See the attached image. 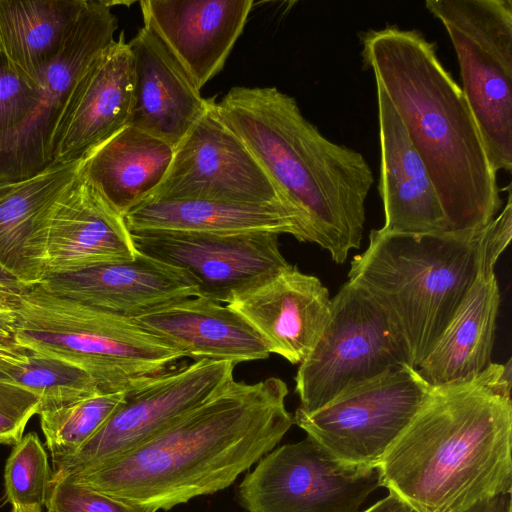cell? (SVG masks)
I'll use <instances>...</instances> for the list:
<instances>
[{
	"instance_id": "obj_33",
	"label": "cell",
	"mask_w": 512,
	"mask_h": 512,
	"mask_svg": "<svg viewBox=\"0 0 512 512\" xmlns=\"http://www.w3.org/2000/svg\"><path fill=\"white\" fill-rule=\"evenodd\" d=\"M40 405L41 399L33 391L0 379V444H17Z\"/></svg>"
},
{
	"instance_id": "obj_15",
	"label": "cell",
	"mask_w": 512,
	"mask_h": 512,
	"mask_svg": "<svg viewBox=\"0 0 512 512\" xmlns=\"http://www.w3.org/2000/svg\"><path fill=\"white\" fill-rule=\"evenodd\" d=\"M133 87V56L121 33L75 86L51 141L52 164L81 161L128 126Z\"/></svg>"
},
{
	"instance_id": "obj_19",
	"label": "cell",
	"mask_w": 512,
	"mask_h": 512,
	"mask_svg": "<svg viewBox=\"0 0 512 512\" xmlns=\"http://www.w3.org/2000/svg\"><path fill=\"white\" fill-rule=\"evenodd\" d=\"M134 65L129 124L174 149L200 119L209 99L173 52L147 25L129 42Z\"/></svg>"
},
{
	"instance_id": "obj_5",
	"label": "cell",
	"mask_w": 512,
	"mask_h": 512,
	"mask_svg": "<svg viewBox=\"0 0 512 512\" xmlns=\"http://www.w3.org/2000/svg\"><path fill=\"white\" fill-rule=\"evenodd\" d=\"M480 231L426 234L373 229L348 280L382 309L418 369L478 272Z\"/></svg>"
},
{
	"instance_id": "obj_30",
	"label": "cell",
	"mask_w": 512,
	"mask_h": 512,
	"mask_svg": "<svg viewBox=\"0 0 512 512\" xmlns=\"http://www.w3.org/2000/svg\"><path fill=\"white\" fill-rule=\"evenodd\" d=\"M52 478L46 451L35 432L24 435L7 459L5 498L12 512H43Z\"/></svg>"
},
{
	"instance_id": "obj_8",
	"label": "cell",
	"mask_w": 512,
	"mask_h": 512,
	"mask_svg": "<svg viewBox=\"0 0 512 512\" xmlns=\"http://www.w3.org/2000/svg\"><path fill=\"white\" fill-rule=\"evenodd\" d=\"M405 364V350L385 313L348 280L331 298L325 328L297 370V409L312 413L347 389Z\"/></svg>"
},
{
	"instance_id": "obj_2",
	"label": "cell",
	"mask_w": 512,
	"mask_h": 512,
	"mask_svg": "<svg viewBox=\"0 0 512 512\" xmlns=\"http://www.w3.org/2000/svg\"><path fill=\"white\" fill-rule=\"evenodd\" d=\"M511 360L430 385L377 465L379 485L416 512H463L512 490Z\"/></svg>"
},
{
	"instance_id": "obj_11",
	"label": "cell",
	"mask_w": 512,
	"mask_h": 512,
	"mask_svg": "<svg viewBox=\"0 0 512 512\" xmlns=\"http://www.w3.org/2000/svg\"><path fill=\"white\" fill-rule=\"evenodd\" d=\"M257 463L238 490L248 512H358L380 487L377 467L343 463L309 436Z\"/></svg>"
},
{
	"instance_id": "obj_23",
	"label": "cell",
	"mask_w": 512,
	"mask_h": 512,
	"mask_svg": "<svg viewBox=\"0 0 512 512\" xmlns=\"http://www.w3.org/2000/svg\"><path fill=\"white\" fill-rule=\"evenodd\" d=\"M81 161L53 164L0 199V266L26 287L45 278L50 217Z\"/></svg>"
},
{
	"instance_id": "obj_35",
	"label": "cell",
	"mask_w": 512,
	"mask_h": 512,
	"mask_svg": "<svg viewBox=\"0 0 512 512\" xmlns=\"http://www.w3.org/2000/svg\"><path fill=\"white\" fill-rule=\"evenodd\" d=\"M23 291L0 286V323L14 327L15 311Z\"/></svg>"
},
{
	"instance_id": "obj_32",
	"label": "cell",
	"mask_w": 512,
	"mask_h": 512,
	"mask_svg": "<svg viewBox=\"0 0 512 512\" xmlns=\"http://www.w3.org/2000/svg\"><path fill=\"white\" fill-rule=\"evenodd\" d=\"M45 507L47 512H154L117 500L67 478H51Z\"/></svg>"
},
{
	"instance_id": "obj_29",
	"label": "cell",
	"mask_w": 512,
	"mask_h": 512,
	"mask_svg": "<svg viewBox=\"0 0 512 512\" xmlns=\"http://www.w3.org/2000/svg\"><path fill=\"white\" fill-rule=\"evenodd\" d=\"M126 391L97 392L38 413L52 464L75 454L124 401Z\"/></svg>"
},
{
	"instance_id": "obj_17",
	"label": "cell",
	"mask_w": 512,
	"mask_h": 512,
	"mask_svg": "<svg viewBox=\"0 0 512 512\" xmlns=\"http://www.w3.org/2000/svg\"><path fill=\"white\" fill-rule=\"evenodd\" d=\"M227 305L260 334L270 353L300 364L325 328L331 298L317 277L289 264Z\"/></svg>"
},
{
	"instance_id": "obj_27",
	"label": "cell",
	"mask_w": 512,
	"mask_h": 512,
	"mask_svg": "<svg viewBox=\"0 0 512 512\" xmlns=\"http://www.w3.org/2000/svg\"><path fill=\"white\" fill-rule=\"evenodd\" d=\"M86 0H0V47L12 65L40 85Z\"/></svg>"
},
{
	"instance_id": "obj_34",
	"label": "cell",
	"mask_w": 512,
	"mask_h": 512,
	"mask_svg": "<svg viewBox=\"0 0 512 512\" xmlns=\"http://www.w3.org/2000/svg\"><path fill=\"white\" fill-rule=\"evenodd\" d=\"M512 236V202L510 186L507 203L502 211L480 231L478 268L494 272L496 262L510 243Z\"/></svg>"
},
{
	"instance_id": "obj_21",
	"label": "cell",
	"mask_w": 512,
	"mask_h": 512,
	"mask_svg": "<svg viewBox=\"0 0 512 512\" xmlns=\"http://www.w3.org/2000/svg\"><path fill=\"white\" fill-rule=\"evenodd\" d=\"M380 179L387 232H450L436 189L405 126L383 88L376 82Z\"/></svg>"
},
{
	"instance_id": "obj_6",
	"label": "cell",
	"mask_w": 512,
	"mask_h": 512,
	"mask_svg": "<svg viewBox=\"0 0 512 512\" xmlns=\"http://www.w3.org/2000/svg\"><path fill=\"white\" fill-rule=\"evenodd\" d=\"M15 339L88 373L104 393L126 391L185 356L134 319L55 295L37 284L15 311Z\"/></svg>"
},
{
	"instance_id": "obj_14",
	"label": "cell",
	"mask_w": 512,
	"mask_h": 512,
	"mask_svg": "<svg viewBox=\"0 0 512 512\" xmlns=\"http://www.w3.org/2000/svg\"><path fill=\"white\" fill-rule=\"evenodd\" d=\"M110 1L86 0L62 49L40 78V102L15 139L0 173V183L20 182L53 165L51 141L78 81L106 48L118 28Z\"/></svg>"
},
{
	"instance_id": "obj_9",
	"label": "cell",
	"mask_w": 512,
	"mask_h": 512,
	"mask_svg": "<svg viewBox=\"0 0 512 512\" xmlns=\"http://www.w3.org/2000/svg\"><path fill=\"white\" fill-rule=\"evenodd\" d=\"M430 384L405 364L351 387L324 407L293 420L337 460L377 467L408 427Z\"/></svg>"
},
{
	"instance_id": "obj_20",
	"label": "cell",
	"mask_w": 512,
	"mask_h": 512,
	"mask_svg": "<svg viewBox=\"0 0 512 512\" xmlns=\"http://www.w3.org/2000/svg\"><path fill=\"white\" fill-rule=\"evenodd\" d=\"M137 253L124 216L78 172L50 217L45 277L130 260Z\"/></svg>"
},
{
	"instance_id": "obj_1",
	"label": "cell",
	"mask_w": 512,
	"mask_h": 512,
	"mask_svg": "<svg viewBox=\"0 0 512 512\" xmlns=\"http://www.w3.org/2000/svg\"><path fill=\"white\" fill-rule=\"evenodd\" d=\"M287 384L234 379L138 446L60 478L154 512L230 486L294 423Z\"/></svg>"
},
{
	"instance_id": "obj_40",
	"label": "cell",
	"mask_w": 512,
	"mask_h": 512,
	"mask_svg": "<svg viewBox=\"0 0 512 512\" xmlns=\"http://www.w3.org/2000/svg\"><path fill=\"white\" fill-rule=\"evenodd\" d=\"M19 182H4L0 183V199L13 190Z\"/></svg>"
},
{
	"instance_id": "obj_36",
	"label": "cell",
	"mask_w": 512,
	"mask_h": 512,
	"mask_svg": "<svg viewBox=\"0 0 512 512\" xmlns=\"http://www.w3.org/2000/svg\"><path fill=\"white\" fill-rule=\"evenodd\" d=\"M511 494H501L478 501L463 512H512Z\"/></svg>"
},
{
	"instance_id": "obj_22",
	"label": "cell",
	"mask_w": 512,
	"mask_h": 512,
	"mask_svg": "<svg viewBox=\"0 0 512 512\" xmlns=\"http://www.w3.org/2000/svg\"><path fill=\"white\" fill-rule=\"evenodd\" d=\"M185 357L228 361L262 360L270 351L260 334L227 304L191 297L134 319Z\"/></svg>"
},
{
	"instance_id": "obj_18",
	"label": "cell",
	"mask_w": 512,
	"mask_h": 512,
	"mask_svg": "<svg viewBox=\"0 0 512 512\" xmlns=\"http://www.w3.org/2000/svg\"><path fill=\"white\" fill-rule=\"evenodd\" d=\"M252 0H143L152 28L201 89L218 74L242 34Z\"/></svg>"
},
{
	"instance_id": "obj_25",
	"label": "cell",
	"mask_w": 512,
	"mask_h": 512,
	"mask_svg": "<svg viewBox=\"0 0 512 512\" xmlns=\"http://www.w3.org/2000/svg\"><path fill=\"white\" fill-rule=\"evenodd\" d=\"M174 150L166 141L126 126L82 159L79 174L124 216L160 185Z\"/></svg>"
},
{
	"instance_id": "obj_28",
	"label": "cell",
	"mask_w": 512,
	"mask_h": 512,
	"mask_svg": "<svg viewBox=\"0 0 512 512\" xmlns=\"http://www.w3.org/2000/svg\"><path fill=\"white\" fill-rule=\"evenodd\" d=\"M0 379L36 393L41 399L39 412L101 392L81 368L24 346L18 350L0 349Z\"/></svg>"
},
{
	"instance_id": "obj_3",
	"label": "cell",
	"mask_w": 512,
	"mask_h": 512,
	"mask_svg": "<svg viewBox=\"0 0 512 512\" xmlns=\"http://www.w3.org/2000/svg\"><path fill=\"white\" fill-rule=\"evenodd\" d=\"M362 58L400 116L443 207L450 232L476 231L502 207L493 169L461 87L436 43L387 26L362 35Z\"/></svg>"
},
{
	"instance_id": "obj_39",
	"label": "cell",
	"mask_w": 512,
	"mask_h": 512,
	"mask_svg": "<svg viewBox=\"0 0 512 512\" xmlns=\"http://www.w3.org/2000/svg\"><path fill=\"white\" fill-rule=\"evenodd\" d=\"M0 286L14 288L18 290H25L26 288H28L24 286L15 276H13L2 266H0Z\"/></svg>"
},
{
	"instance_id": "obj_37",
	"label": "cell",
	"mask_w": 512,
	"mask_h": 512,
	"mask_svg": "<svg viewBox=\"0 0 512 512\" xmlns=\"http://www.w3.org/2000/svg\"><path fill=\"white\" fill-rule=\"evenodd\" d=\"M362 512H416L406 501L389 492L388 496L379 500Z\"/></svg>"
},
{
	"instance_id": "obj_38",
	"label": "cell",
	"mask_w": 512,
	"mask_h": 512,
	"mask_svg": "<svg viewBox=\"0 0 512 512\" xmlns=\"http://www.w3.org/2000/svg\"><path fill=\"white\" fill-rule=\"evenodd\" d=\"M21 347L15 339L14 327L0 323V349L18 350Z\"/></svg>"
},
{
	"instance_id": "obj_16",
	"label": "cell",
	"mask_w": 512,
	"mask_h": 512,
	"mask_svg": "<svg viewBox=\"0 0 512 512\" xmlns=\"http://www.w3.org/2000/svg\"><path fill=\"white\" fill-rule=\"evenodd\" d=\"M39 285L55 295L130 319L198 295L185 271L140 252L126 261L48 275Z\"/></svg>"
},
{
	"instance_id": "obj_13",
	"label": "cell",
	"mask_w": 512,
	"mask_h": 512,
	"mask_svg": "<svg viewBox=\"0 0 512 512\" xmlns=\"http://www.w3.org/2000/svg\"><path fill=\"white\" fill-rule=\"evenodd\" d=\"M136 250L187 273L197 297L230 303L289 263L272 232L130 231Z\"/></svg>"
},
{
	"instance_id": "obj_12",
	"label": "cell",
	"mask_w": 512,
	"mask_h": 512,
	"mask_svg": "<svg viewBox=\"0 0 512 512\" xmlns=\"http://www.w3.org/2000/svg\"><path fill=\"white\" fill-rule=\"evenodd\" d=\"M235 364L200 360L135 383L120 406L72 456L53 466L52 478L116 457L158 434L220 392Z\"/></svg>"
},
{
	"instance_id": "obj_31",
	"label": "cell",
	"mask_w": 512,
	"mask_h": 512,
	"mask_svg": "<svg viewBox=\"0 0 512 512\" xmlns=\"http://www.w3.org/2000/svg\"><path fill=\"white\" fill-rule=\"evenodd\" d=\"M40 85L24 77L0 47V173L18 134L40 102Z\"/></svg>"
},
{
	"instance_id": "obj_10",
	"label": "cell",
	"mask_w": 512,
	"mask_h": 512,
	"mask_svg": "<svg viewBox=\"0 0 512 512\" xmlns=\"http://www.w3.org/2000/svg\"><path fill=\"white\" fill-rule=\"evenodd\" d=\"M207 200L278 205L301 219L209 98L206 111L174 150L163 181L146 200Z\"/></svg>"
},
{
	"instance_id": "obj_24",
	"label": "cell",
	"mask_w": 512,
	"mask_h": 512,
	"mask_svg": "<svg viewBox=\"0 0 512 512\" xmlns=\"http://www.w3.org/2000/svg\"><path fill=\"white\" fill-rule=\"evenodd\" d=\"M499 306L495 272L478 269L468 293L417 369L428 384L473 378L489 366Z\"/></svg>"
},
{
	"instance_id": "obj_26",
	"label": "cell",
	"mask_w": 512,
	"mask_h": 512,
	"mask_svg": "<svg viewBox=\"0 0 512 512\" xmlns=\"http://www.w3.org/2000/svg\"><path fill=\"white\" fill-rule=\"evenodd\" d=\"M124 220L130 231L272 232L289 234L302 242L298 217L278 205L149 199L128 210Z\"/></svg>"
},
{
	"instance_id": "obj_7",
	"label": "cell",
	"mask_w": 512,
	"mask_h": 512,
	"mask_svg": "<svg viewBox=\"0 0 512 512\" xmlns=\"http://www.w3.org/2000/svg\"><path fill=\"white\" fill-rule=\"evenodd\" d=\"M454 46L462 91L493 169L512 168V1L427 0Z\"/></svg>"
},
{
	"instance_id": "obj_4",
	"label": "cell",
	"mask_w": 512,
	"mask_h": 512,
	"mask_svg": "<svg viewBox=\"0 0 512 512\" xmlns=\"http://www.w3.org/2000/svg\"><path fill=\"white\" fill-rule=\"evenodd\" d=\"M217 108L298 212L303 242L344 263L360 247L374 181L363 155L324 137L276 87H233Z\"/></svg>"
}]
</instances>
